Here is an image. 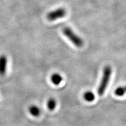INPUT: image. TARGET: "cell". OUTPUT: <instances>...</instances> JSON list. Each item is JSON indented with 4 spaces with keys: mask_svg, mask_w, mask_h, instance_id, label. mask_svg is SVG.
<instances>
[{
    "mask_svg": "<svg viewBox=\"0 0 126 126\" xmlns=\"http://www.w3.org/2000/svg\"><path fill=\"white\" fill-rule=\"evenodd\" d=\"M111 72H112V70H111V68L110 66H106L104 68L101 82H100V85L97 89V94L99 96L103 95L105 91H106L108 86L109 82L110 81Z\"/></svg>",
    "mask_w": 126,
    "mask_h": 126,
    "instance_id": "1",
    "label": "cell"
},
{
    "mask_svg": "<svg viewBox=\"0 0 126 126\" xmlns=\"http://www.w3.org/2000/svg\"><path fill=\"white\" fill-rule=\"evenodd\" d=\"M63 34L77 47H81L83 45V42L81 37L74 32L69 27H65L63 29Z\"/></svg>",
    "mask_w": 126,
    "mask_h": 126,
    "instance_id": "2",
    "label": "cell"
},
{
    "mask_svg": "<svg viewBox=\"0 0 126 126\" xmlns=\"http://www.w3.org/2000/svg\"><path fill=\"white\" fill-rule=\"evenodd\" d=\"M66 14L67 11L65 9L63 8H59L47 14V18L50 21H54L58 19L64 17L66 15Z\"/></svg>",
    "mask_w": 126,
    "mask_h": 126,
    "instance_id": "3",
    "label": "cell"
},
{
    "mask_svg": "<svg viewBox=\"0 0 126 126\" xmlns=\"http://www.w3.org/2000/svg\"><path fill=\"white\" fill-rule=\"evenodd\" d=\"M7 57L5 55L0 56V75L4 76L7 71Z\"/></svg>",
    "mask_w": 126,
    "mask_h": 126,
    "instance_id": "4",
    "label": "cell"
},
{
    "mask_svg": "<svg viewBox=\"0 0 126 126\" xmlns=\"http://www.w3.org/2000/svg\"><path fill=\"white\" fill-rule=\"evenodd\" d=\"M51 81L55 85H59L63 81V77L59 74H53L51 77Z\"/></svg>",
    "mask_w": 126,
    "mask_h": 126,
    "instance_id": "5",
    "label": "cell"
},
{
    "mask_svg": "<svg viewBox=\"0 0 126 126\" xmlns=\"http://www.w3.org/2000/svg\"><path fill=\"white\" fill-rule=\"evenodd\" d=\"M83 99L86 100V102H91L94 101L95 99V96L94 93L91 91H87V92H85L83 95Z\"/></svg>",
    "mask_w": 126,
    "mask_h": 126,
    "instance_id": "6",
    "label": "cell"
},
{
    "mask_svg": "<svg viewBox=\"0 0 126 126\" xmlns=\"http://www.w3.org/2000/svg\"><path fill=\"white\" fill-rule=\"evenodd\" d=\"M29 110L30 113L34 117H37L40 114V109L37 106H35V105H32V106H30Z\"/></svg>",
    "mask_w": 126,
    "mask_h": 126,
    "instance_id": "7",
    "label": "cell"
},
{
    "mask_svg": "<svg viewBox=\"0 0 126 126\" xmlns=\"http://www.w3.org/2000/svg\"><path fill=\"white\" fill-rule=\"evenodd\" d=\"M56 105L57 103L55 99L51 98L48 100V102H47V107H48V109L51 110V111H53V110L55 109Z\"/></svg>",
    "mask_w": 126,
    "mask_h": 126,
    "instance_id": "8",
    "label": "cell"
},
{
    "mask_svg": "<svg viewBox=\"0 0 126 126\" xmlns=\"http://www.w3.org/2000/svg\"><path fill=\"white\" fill-rule=\"evenodd\" d=\"M126 92L125 88H124V87H122V86L118 87L114 91V94L117 96H123L126 94Z\"/></svg>",
    "mask_w": 126,
    "mask_h": 126,
    "instance_id": "9",
    "label": "cell"
},
{
    "mask_svg": "<svg viewBox=\"0 0 126 126\" xmlns=\"http://www.w3.org/2000/svg\"><path fill=\"white\" fill-rule=\"evenodd\" d=\"M124 88H125V90H126V86H124Z\"/></svg>",
    "mask_w": 126,
    "mask_h": 126,
    "instance_id": "10",
    "label": "cell"
}]
</instances>
